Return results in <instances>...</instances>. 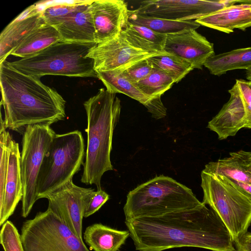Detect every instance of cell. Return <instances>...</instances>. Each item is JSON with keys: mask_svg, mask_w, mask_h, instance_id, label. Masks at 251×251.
Wrapping results in <instances>:
<instances>
[{"mask_svg": "<svg viewBox=\"0 0 251 251\" xmlns=\"http://www.w3.org/2000/svg\"><path fill=\"white\" fill-rule=\"evenodd\" d=\"M90 10L97 44L117 36L127 26L129 10L124 0H92Z\"/></svg>", "mask_w": 251, "mask_h": 251, "instance_id": "5bb4252c", "label": "cell"}, {"mask_svg": "<svg viewBox=\"0 0 251 251\" xmlns=\"http://www.w3.org/2000/svg\"><path fill=\"white\" fill-rule=\"evenodd\" d=\"M175 83V80L166 73L153 68L147 77L134 84L146 96L152 99L161 96Z\"/></svg>", "mask_w": 251, "mask_h": 251, "instance_id": "4316f807", "label": "cell"}, {"mask_svg": "<svg viewBox=\"0 0 251 251\" xmlns=\"http://www.w3.org/2000/svg\"><path fill=\"white\" fill-rule=\"evenodd\" d=\"M94 190L91 188L78 186L72 179L45 198L49 201L48 208L81 241H83L82 231L84 212Z\"/></svg>", "mask_w": 251, "mask_h": 251, "instance_id": "7c38bea8", "label": "cell"}, {"mask_svg": "<svg viewBox=\"0 0 251 251\" xmlns=\"http://www.w3.org/2000/svg\"><path fill=\"white\" fill-rule=\"evenodd\" d=\"M80 1L74 3H65L48 6L42 10L46 24L55 26L69 14L73 12Z\"/></svg>", "mask_w": 251, "mask_h": 251, "instance_id": "f1b7e54d", "label": "cell"}, {"mask_svg": "<svg viewBox=\"0 0 251 251\" xmlns=\"http://www.w3.org/2000/svg\"><path fill=\"white\" fill-rule=\"evenodd\" d=\"M109 196L101 189L95 191L93 196L87 204L83 216L87 218L91 216L97 211L109 200Z\"/></svg>", "mask_w": 251, "mask_h": 251, "instance_id": "1f68e13d", "label": "cell"}, {"mask_svg": "<svg viewBox=\"0 0 251 251\" xmlns=\"http://www.w3.org/2000/svg\"><path fill=\"white\" fill-rule=\"evenodd\" d=\"M96 72L97 78L102 81L106 90L110 93L124 94L144 106L151 99L143 93L134 83L125 78L122 74L121 69Z\"/></svg>", "mask_w": 251, "mask_h": 251, "instance_id": "cb8c5ba5", "label": "cell"}, {"mask_svg": "<svg viewBox=\"0 0 251 251\" xmlns=\"http://www.w3.org/2000/svg\"><path fill=\"white\" fill-rule=\"evenodd\" d=\"M0 105L5 128L19 131L28 126H50L66 117V101L40 78L15 69L5 60L0 63Z\"/></svg>", "mask_w": 251, "mask_h": 251, "instance_id": "7a4b0ae2", "label": "cell"}, {"mask_svg": "<svg viewBox=\"0 0 251 251\" xmlns=\"http://www.w3.org/2000/svg\"><path fill=\"white\" fill-rule=\"evenodd\" d=\"M236 0H152L141 2L134 11L140 15L176 21H195Z\"/></svg>", "mask_w": 251, "mask_h": 251, "instance_id": "8fae6325", "label": "cell"}, {"mask_svg": "<svg viewBox=\"0 0 251 251\" xmlns=\"http://www.w3.org/2000/svg\"><path fill=\"white\" fill-rule=\"evenodd\" d=\"M97 44L60 40L31 56L7 64L27 75L97 77L94 60L87 55Z\"/></svg>", "mask_w": 251, "mask_h": 251, "instance_id": "5b68a950", "label": "cell"}, {"mask_svg": "<svg viewBox=\"0 0 251 251\" xmlns=\"http://www.w3.org/2000/svg\"><path fill=\"white\" fill-rule=\"evenodd\" d=\"M201 176L202 202L219 216L235 243L248 232L251 224V201L223 176L202 171Z\"/></svg>", "mask_w": 251, "mask_h": 251, "instance_id": "52a82bcc", "label": "cell"}, {"mask_svg": "<svg viewBox=\"0 0 251 251\" xmlns=\"http://www.w3.org/2000/svg\"><path fill=\"white\" fill-rule=\"evenodd\" d=\"M128 22L144 26L158 33L166 35L196 30L201 25L195 21H176L141 15L134 10H129Z\"/></svg>", "mask_w": 251, "mask_h": 251, "instance_id": "603a6c76", "label": "cell"}, {"mask_svg": "<svg viewBox=\"0 0 251 251\" xmlns=\"http://www.w3.org/2000/svg\"><path fill=\"white\" fill-rule=\"evenodd\" d=\"M203 171L225 176L237 181L251 184V174L248 172L233 156L210 162L205 166Z\"/></svg>", "mask_w": 251, "mask_h": 251, "instance_id": "d4e9b609", "label": "cell"}, {"mask_svg": "<svg viewBox=\"0 0 251 251\" xmlns=\"http://www.w3.org/2000/svg\"><path fill=\"white\" fill-rule=\"evenodd\" d=\"M224 176L231 185L251 201V184L237 181Z\"/></svg>", "mask_w": 251, "mask_h": 251, "instance_id": "e575fe53", "label": "cell"}, {"mask_svg": "<svg viewBox=\"0 0 251 251\" xmlns=\"http://www.w3.org/2000/svg\"><path fill=\"white\" fill-rule=\"evenodd\" d=\"M246 77L248 80L251 81V69L246 71Z\"/></svg>", "mask_w": 251, "mask_h": 251, "instance_id": "8d00e7d4", "label": "cell"}, {"mask_svg": "<svg viewBox=\"0 0 251 251\" xmlns=\"http://www.w3.org/2000/svg\"><path fill=\"white\" fill-rule=\"evenodd\" d=\"M195 22L226 33L233 32L234 29L245 31L251 27V3L247 0H236V3L199 18Z\"/></svg>", "mask_w": 251, "mask_h": 251, "instance_id": "ac0fdd59", "label": "cell"}, {"mask_svg": "<svg viewBox=\"0 0 251 251\" xmlns=\"http://www.w3.org/2000/svg\"><path fill=\"white\" fill-rule=\"evenodd\" d=\"M87 118V145L81 181L101 189L104 173L113 170L110 160L114 130L119 121L121 101L116 94L101 88L84 101Z\"/></svg>", "mask_w": 251, "mask_h": 251, "instance_id": "3957f363", "label": "cell"}, {"mask_svg": "<svg viewBox=\"0 0 251 251\" xmlns=\"http://www.w3.org/2000/svg\"><path fill=\"white\" fill-rule=\"evenodd\" d=\"M228 92L229 100L207 126L220 140L235 136L243 128L251 129V81L236 79Z\"/></svg>", "mask_w": 251, "mask_h": 251, "instance_id": "30bf717a", "label": "cell"}, {"mask_svg": "<svg viewBox=\"0 0 251 251\" xmlns=\"http://www.w3.org/2000/svg\"><path fill=\"white\" fill-rule=\"evenodd\" d=\"M129 236L128 230H119L97 223L86 227L83 238L91 250L118 251Z\"/></svg>", "mask_w": 251, "mask_h": 251, "instance_id": "ffe728a7", "label": "cell"}, {"mask_svg": "<svg viewBox=\"0 0 251 251\" xmlns=\"http://www.w3.org/2000/svg\"><path fill=\"white\" fill-rule=\"evenodd\" d=\"M235 251H238V250H237L236 249V250H235Z\"/></svg>", "mask_w": 251, "mask_h": 251, "instance_id": "74e56055", "label": "cell"}, {"mask_svg": "<svg viewBox=\"0 0 251 251\" xmlns=\"http://www.w3.org/2000/svg\"><path fill=\"white\" fill-rule=\"evenodd\" d=\"M164 51L201 70L206 61L215 54L213 43L196 30L168 35Z\"/></svg>", "mask_w": 251, "mask_h": 251, "instance_id": "9a60e30c", "label": "cell"}, {"mask_svg": "<svg viewBox=\"0 0 251 251\" xmlns=\"http://www.w3.org/2000/svg\"><path fill=\"white\" fill-rule=\"evenodd\" d=\"M85 146L77 130L56 134L42 163L38 175L37 199L49 194L72 180L83 164Z\"/></svg>", "mask_w": 251, "mask_h": 251, "instance_id": "8992f818", "label": "cell"}, {"mask_svg": "<svg viewBox=\"0 0 251 251\" xmlns=\"http://www.w3.org/2000/svg\"><path fill=\"white\" fill-rule=\"evenodd\" d=\"M54 131L48 125L25 127L22 141L21 171L23 186L21 215L26 218L38 200V175L44 155L54 137Z\"/></svg>", "mask_w": 251, "mask_h": 251, "instance_id": "9c48e42d", "label": "cell"}, {"mask_svg": "<svg viewBox=\"0 0 251 251\" xmlns=\"http://www.w3.org/2000/svg\"><path fill=\"white\" fill-rule=\"evenodd\" d=\"M92 1H80L73 12L54 26L59 32L61 40L82 43L95 42V31L90 10Z\"/></svg>", "mask_w": 251, "mask_h": 251, "instance_id": "d6986e66", "label": "cell"}, {"mask_svg": "<svg viewBox=\"0 0 251 251\" xmlns=\"http://www.w3.org/2000/svg\"><path fill=\"white\" fill-rule=\"evenodd\" d=\"M152 69V65L147 58L121 70L123 75L130 82L134 84L147 77Z\"/></svg>", "mask_w": 251, "mask_h": 251, "instance_id": "4dcf8cb0", "label": "cell"}, {"mask_svg": "<svg viewBox=\"0 0 251 251\" xmlns=\"http://www.w3.org/2000/svg\"><path fill=\"white\" fill-rule=\"evenodd\" d=\"M61 40L57 29L44 24L33 30L10 53V55L24 58L34 55Z\"/></svg>", "mask_w": 251, "mask_h": 251, "instance_id": "7402d4cb", "label": "cell"}, {"mask_svg": "<svg viewBox=\"0 0 251 251\" xmlns=\"http://www.w3.org/2000/svg\"><path fill=\"white\" fill-rule=\"evenodd\" d=\"M21 237L25 251H90L49 208L24 222Z\"/></svg>", "mask_w": 251, "mask_h": 251, "instance_id": "ba28073f", "label": "cell"}, {"mask_svg": "<svg viewBox=\"0 0 251 251\" xmlns=\"http://www.w3.org/2000/svg\"><path fill=\"white\" fill-rule=\"evenodd\" d=\"M162 54H167L150 52L135 47L122 31L117 36L98 44L87 57L94 60L95 71H107L125 69L142 60Z\"/></svg>", "mask_w": 251, "mask_h": 251, "instance_id": "4fadbf2b", "label": "cell"}, {"mask_svg": "<svg viewBox=\"0 0 251 251\" xmlns=\"http://www.w3.org/2000/svg\"><path fill=\"white\" fill-rule=\"evenodd\" d=\"M8 164L5 188L0 199V226L13 214L22 199L23 186L21 171V153L19 144L11 137L8 145Z\"/></svg>", "mask_w": 251, "mask_h": 251, "instance_id": "2e32d148", "label": "cell"}, {"mask_svg": "<svg viewBox=\"0 0 251 251\" xmlns=\"http://www.w3.org/2000/svg\"><path fill=\"white\" fill-rule=\"evenodd\" d=\"M234 243L239 251H251V232H247Z\"/></svg>", "mask_w": 251, "mask_h": 251, "instance_id": "d590c367", "label": "cell"}, {"mask_svg": "<svg viewBox=\"0 0 251 251\" xmlns=\"http://www.w3.org/2000/svg\"><path fill=\"white\" fill-rule=\"evenodd\" d=\"M213 75L221 76L228 71L237 69H251V47L233 50L214 54L203 65Z\"/></svg>", "mask_w": 251, "mask_h": 251, "instance_id": "44dd1931", "label": "cell"}, {"mask_svg": "<svg viewBox=\"0 0 251 251\" xmlns=\"http://www.w3.org/2000/svg\"><path fill=\"white\" fill-rule=\"evenodd\" d=\"M148 60L153 68L166 73L175 80V83L179 82L194 69L187 61L170 54L152 56Z\"/></svg>", "mask_w": 251, "mask_h": 251, "instance_id": "484cf974", "label": "cell"}, {"mask_svg": "<svg viewBox=\"0 0 251 251\" xmlns=\"http://www.w3.org/2000/svg\"><path fill=\"white\" fill-rule=\"evenodd\" d=\"M145 106L156 119L163 118L167 114V109L161 101V96L151 99Z\"/></svg>", "mask_w": 251, "mask_h": 251, "instance_id": "d6a6232c", "label": "cell"}, {"mask_svg": "<svg viewBox=\"0 0 251 251\" xmlns=\"http://www.w3.org/2000/svg\"><path fill=\"white\" fill-rule=\"evenodd\" d=\"M135 249L163 251L195 247L211 251H235L226 226L211 208H197L163 216L125 220Z\"/></svg>", "mask_w": 251, "mask_h": 251, "instance_id": "6da1fadb", "label": "cell"}, {"mask_svg": "<svg viewBox=\"0 0 251 251\" xmlns=\"http://www.w3.org/2000/svg\"><path fill=\"white\" fill-rule=\"evenodd\" d=\"M0 240L4 251H25L21 234L10 221L7 220L2 225Z\"/></svg>", "mask_w": 251, "mask_h": 251, "instance_id": "83f0119b", "label": "cell"}, {"mask_svg": "<svg viewBox=\"0 0 251 251\" xmlns=\"http://www.w3.org/2000/svg\"><path fill=\"white\" fill-rule=\"evenodd\" d=\"M125 29L147 42L161 47L164 50L167 35L158 33L144 26L129 22Z\"/></svg>", "mask_w": 251, "mask_h": 251, "instance_id": "f546056e", "label": "cell"}, {"mask_svg": "<svg viewBox=\"0 0 251 251\" xmlns=\"http://www.w3.org/2000/svg\"><path fill=\"white\" fill-rule=\"evenodd\" d=\"M235 157L244 168L251 174V151L240 150L229 153Z\"/></svg>", "mask_w": 251, "mask_h": 251, "instance_id": "836d02e7", "label": "cell"}, {"mask_svg": "<svg viewBox=\"0 0 251 251\" xmlns=\"http://www.w3.org/2000/svg\"><path fill=\"white\" fill-rule=\"evenodd\" d=\"M46 24L42 10L35 4L26 8L0 35V63L33 30Z\"/></svg>", "mask_w": 251, "mask_h": 251, "instance_id": "e0dca14e", "label": "cell"}, {"mask_svg": "<svg viewBox=\"0 0 251 251\" xmlns=\"http://www.w3.org/2000/svg\"><path fill=\"white\" fill-rule=\"evenodd\" d=\"M203 204L191 189L161 175L138 185L127 194L124 206L125 220L163 216Z\"/></svg>", "mask_w": 251, "mask_h": 251, "instance_id": "277c9868", "label": "cell"}]
</instances>
